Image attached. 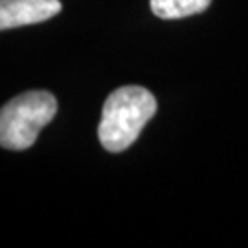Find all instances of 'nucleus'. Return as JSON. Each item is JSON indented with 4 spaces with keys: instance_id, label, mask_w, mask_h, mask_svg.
<instances>
[{
    "instance_id": "f257e3e1",
    "label": "nucleus",
    "mask_w": 248,
    "mask_h": 248,
    "mask_svg": "<svg viewBox=\"0 0 248 248\" xmlns=\"http://www.w3.org/2000/svg\"><path fill=\"white\" fill-rule=\"evenodd\" d=\"M156 112V99L142 87H122L114 90L103 105L98 136L110 153H122L140 136L145 124Z\"/></svg>"
},
{
    "instance_id": "f03ea898",
    "label": "nucleus",
    "mask_w": 248,
    "mask_h": 248,
    "mask_svg": "<svg viewBox=\"0 0 248 248\" xmlns=\"http://www.w3.org/2000/svg\"><path fill=\"white\" fill-rule=\"evenodd\" d=\"M57 114V99L46 90L18 94L0 108V147L24 151Z\"/></svg>"
},
{
    "instance_id": "7ed1b4c3",
    "label": "nucleus",
    "mask_w": 248,
    "mask_h": 248,
    "mask_svg": "<svg viewBox=\"0 0 248 248\" xmlns=\"http://www.w3.org/2000/svg\"><path fill=\"white\" fill-rule=\"evenodd\" d=\"M59 11V0H0V30L45 22Z\"/></svg>"
},
{
    "instance_id": "20e7f679",
    "label": "nucleus",
    "mask_w": 248,
    "mask_h": 248,
    "mask_svg": "<svg viewBox=\"0 0 248 248\" xmlns=\"http://www.w3.org/2000/svg\"><path fill=\"white\" fill-rule=\"evenodd\" d=\"M212 0H151V9L158 18H182L201 13Z\"/></svg>"
}]
</instances>
